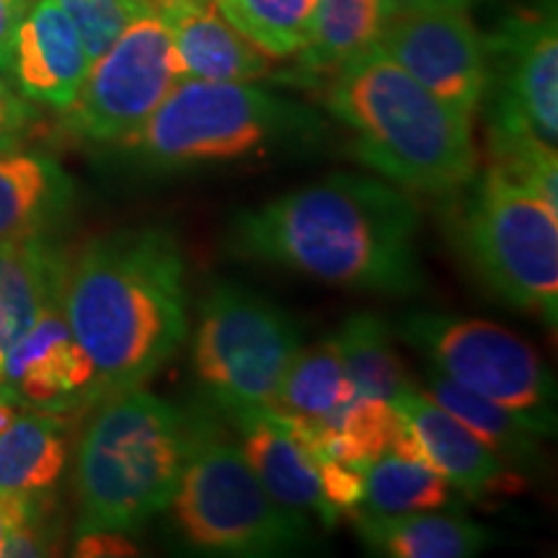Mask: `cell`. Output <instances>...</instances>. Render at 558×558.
Returning <instances> with one entry per match:
<instances>
[{
    "instance_id": "cell-1",
    "label": "cell",
    "mask_w": 558,
    "mask_h": 558,
    "mask_svg": "<svg viewBox=\"0 0 558 558\" xmlns=\"http://www.w3.org/2000/svg\"><path fill=\"white\" fill-rule=\"evenodd\" d=\"M418 209L388 181L331 173L243 209L230 248L337 288L411 295L424 284L416 251Z\"/></svg>"
},
{
    "instance_id": "cell-2",
    "label": "cell",
    "mask_w": 558,
    "mask_h": 558,
    "mask_svg": "<svg viewBox=\"0 0 558 558\" xmlns=\"http://www.w3.org/2000/svg\"><path fill=\"white\" fill-rule=\"evenodd\" d=\"M60 308L107 396L143 388L186 339V267L160 228L90 241L65 264Z\"/></svg>"
},
{
    "instance_id": "cell-3",
    "label": "cell",
    "mask_w": 558,
    "mask_h": 558,
    "mask_svg": "<svg viewBox=\"0 0 558 558\" xmlns=\"http://www.w3.org/2000/svg\"><path fill=\"white\" fill-rule=\"evenodd\" d=\"M326 104L354 132V156L393 184L450 194L476 177L469 117L439 101L380 47L333 70Z\"/></svg>"
},
{
    "instance_id": "cell-4",
    "label": "cell",
    "mask_w": 558,
    "mask_h": 558,
    "mask_svg": "<svg viewBox=\"0 0 558 558\" xmlns=\"http://www.w3.org/2000/svg\"><path fill=\"white\" fill-rule=\"evenodd\" d=\"M199 439L197 424L156 393L132 388L107 396L75 458L78 533H130L163 512Z\"/></svg>"
},
{
    "instance_id": "cell-5",
    "label": "cell",
    "mask_w": 558,
    "mask_h": 558,
    "mask_svg": "<svg viewBox=\"0 0 558 558\" xmlns=\"http://www.w3.org/2000/svg\"><path fill=\"white\" fill-rule=\"evenodd\" d=\"M313 128L311 111L251 83L181 78L122 145L150 169H184L267 156Z\"/></svg>"
},
{
    "instance_id": "cell-6",
    "label": "cell",
    "mask_w": 558,
    "mask_h": 558,
    "mask_svg": "<svg viewBox=\"0 0 558 558\" xmlns=\"http://www.w3.org/2000/svg\"><path fill=\"white\" fill-rule=\"evenodd\" d=\"M488 145L494 169L558 207L556 9L512 16L486 39Z\"/></svg>"
},
{
    "instance_id": "cell-7",
    "label": "cell",
    "mask_w": 558,
    "mask_h": 558,
    "mask_svg": "<svg viewBox=\"0 0 558 558\" xmlns=\"http://www.w3.org/2000/svg\"><path fill=\"white\" fill-rule=\"evenodd\" d=\"M460 243L473 271L512 308L556 326L558 209L492 166L460 215Z\"/></svg>"
},
{
    "instance_id": "cell-8",
    "label": "cell",
    "mask_w": 558,
    "mask_h": 558,
    "mask_svg": "<svg viewBox=\"0 0 558 558\" xmlns=\"http://www.w3.org/2000/svg\"><path fill=\"white\" fill-rule=\"evenodd\" d=\"M186 541L218 556H279L308 541V518L271 497L241 448L205 437L186 460L171 505Z\"/></svg>"
},
{
    "instance_id": "cell-9",
    "label": "cell",
    "mask_w": 558,
    "mask_h": 558,
    "mask_svg": "<svg viewBox=\"0 0 558 558\" xmlns=\"http://www.w3.org/2000/svg\"><path fill=\"white\" fill-rule=\"evenodd\" d=\"M300 347L295 320L282 308L241 284H215L199 311L194 373L239 418L271 407Z\"/></svg>"
},
{
    "instance_id": "cell-10",
    "label": "cell",
    "mask_w": 558,
    "mask_h": 558,
    "mask_svg": "<svg viewBox=\"0 0 558 558\" xmlns=\"http://www.w3.org/2000/svg\"><path fill=\"white\" fill-rule=\"evenodd\" d=\"M396 333L429 367L520 416L538 437L556 435V383L533 347L505 326L448 313H409Z\"/></svg>"
},
{
    "instance_id": "cell-11",
    "label": "cell",
    "mask_w": 558,
    "mask_h": 558,
    "mask_svg": "<svg viewBox=\"0 0 558 558\" xmlns=\"http://www.w3.org/2000/svg\"><path fill=\"white\" fill-rule=\"evenodd\" d=\"M181 78L177 50L153 9L90 62L78 96L65 109L68 128L94 143H122L143 128Z\"/></svg>"
},
{
    "instance_id": "cell-12",
    "label": "cell",
    "mask_w": 558,
    "mask_h": 558,
    "mask_svg": "<svg viewBox=\"0 0 558 558\" xmlns=\"http://www.w3.org/2000/svg\"><path fill=\"white\" fill-rule=\"evenodd\" d=\"M378 47L458 114L473 120L484 104L486 39L463 9L414 11L388 19Z\"/></svg>"
},
{
    "instance_id": "cell-13",
    "label": "cell",
    "mask_w": 558,
    "mask_h": 558,
    "mask_svg": "<svg viewBox=\"0 0 558 558\" xmlns=\"http://www.w3.org/2000/svg\"><path fill=\"white\" fill-rule=\"evenodd\" d=\"M0 399L26 403L41 414H62L104 399L96 367L60 305L45 311L0 362Z\"/></svg>"
},
{
    "instance_id": "cell-14",
    "label": "cell",
    "mask_w": 558,
    "mask_h": 558,
    "mask_svg": "<svg viewBox=\"0 0 558 558\" xmlns=\"http://www.w3.org/2000/svg\"><path fill=\"white\" fill-rule=\"evenodd\" d=\"M235 422L243 432V458L271 497L303 514H316L326 527L337 525L341 514L320 486L318 450L311 429L269 409L251 411Z\"/></svg>"
},
{
    "instance_id": "cell-15",
    "label": "cell",
    "mask_w": 558,
    "mask_h": 558,
    "mask_svg": "<svg viewBox=\"0 0 558 558\" xmlns=\"http://www.w3.org/2000/svg\"><path fill=\"white\" fill-rule=\"evenodd\" d=\"M90 58L60 0H37L21 19L11 73L26 99L68 109L86 81Z\"/></svg>"
},
{
    "instance_id": "cell-16",
    "label": "cell",
    "mask_w": 558,
    "mask_h": 558,
    "mask_svg": "<svg viewBox=\"0 0 558 558\" xmlns=\"http://www.w3.org/2000/svg\"><path fill=\"white\" fill-rule=\"evenodd\" d=\"M184 78L251 83L269 73V54L228 24L215 0H156Z\"/></svg>"
},
{
    "instance_id": "cell-17",
    "label": "cell",
    "mask_w": 558,
    "mask_h": 558,
    "mask_svg": "<svg viewBox=\"0 0 558 558\" xmlns=\"http://www.w3.org/2000/svg\"><path fill=\"white\" fill-rule=\"evenodd\" d=\"M393 407L407 416L416 432L424 458L450 486L460 488L469 497H484L492 492H509L522 484L507 469L497 452L488 450L469 427L445 411L435 399L424 396L414 386L396 396Z\"/></svg>"
},
{
    "instance_id": "cell-18",
    "label": "cell",
    "mask_w": 558,
    "mask_h": 558,
    "mask_svg": "<svg viewBox=\"0 0 558 558\" xmlns=\"http://www.w3.org/2000/svg\"><path fill=\"white\" fill-rule=\"evenodd\" d=\"M65 264L41 235L0 243V362L41 313L60 305Z\"/></svg>"
},
{
    "instance_id": "cell-19",
    "label": "cell",
    "mask_w": 558,
    "mask_h": 558,
    "mask_svg": "<svg viewBox=\"0 0 558 558\" xmlns=\"http://www.w3.org/2000/svg\"><path fill=\"white\" fill-rule=\"evenodd\" d=\"M349 514L360 538L375 554L390 558H465L484 550L488 541L476 522L456 514H435V509L383 514L357 507Z\"/></svg>"
},
{
    "instance_id": "cell-20",
    "label": "cell",
    "mask_w": 558,
    "mask_h": 558,
    "mask_svg": "<svg viewBox=\"0 0 558 558\" xmlns=\"http://www.w3.org/2000/svg\"><path fill=\"white\" fill-rule=\"evenodd\" d=\"M70 199V181L50 158L0 150V243L39 239Z\"/></svg>"
},
{
    "instance_id": "cell-21",
    "label": "cell",
    "mask_w": 558,
    "mask_h": 558,
    "mask_svg": "<svg viewBox=\"0 0 558 558\" xmlns=\"http://www.w3.org/2000/svg\"><path fill=\"white\" fill-rule=\"evenodd\" d=\"M357 396L333 339L300 347L269 411L308 427H326Z\"/></svg>"
},
{
    "instance_id": "cell-22",
    "label": "cell",
    "mask_w": 558,
    "mask_h": 558,
    "mask_svg": "<svg viewBox=\"0 0 558 558\" xmlns=\"http://www.w3.org/2000/svg\"><path fill=\"white\" fill-rule=\"evenodd\" d=\"M427 390L429 399H435L445 411H450L463 427H469L507 465L522 471L541 469L543 450L538 445V435L512 411L463 388L435 367H429L427 373Z\"/></svg>"
},
{
    "instance_id": "cell-23",
    "label": "cell",
    "mask_w": 558,
    "mask_h": 558,
    "mask_svg": "<svg viewBox=\"0 0 558 558\" xmlns=\"http://www.w3.org/2000/svg\"><path fill=\"white\" fill-rule=\"evenodd\" d=\"M386 24L383 0H316L311 37L298 52L300 65L308 73H333L378 47Z\"/></svg>"
},
{
    "instance_id": "cell-24",
    "label": "cell",
    "mask_w": 558,
    "mask_h": 558,
    "mask_svg": "<svg viewBox=\"0 0 558 558\" xmlns=\"http://www.w3.org/2000/svg\"><path fill=\"white\" fill-rule=\"evenodd\" d=\"M68 463L65 437L52 414L16 416L0 435V494L37 497L58 484Z\"/></svg>"
},
{
    "instance_id": "cell-25",
    "label": "cell",
    "mask_w": 558,
    "mask_h": 558,
    "mask_svg": "<svg viewBox=\"0 0 558 558\" xmlns=\"http://www.w3.org/2000/svg\"><path fill=\"white\" fill-rule=\"evenodd\" d=\"M347 375L357 396L393 403L401 390L411 388L407 369L396 354L388 324L375 313H354L333 333Z\"/></svg>"
},
{
    "instance_id": "cell-26",
    "label": "cell",
    "mask_w": 558,
    "mask_h": 558,
    "mask_svg": "<svg viewBox=\"0 0 558 558\" xmlns=\"http://www.w3.org/2000/svg\"><path fill=\"white\" fill-rule=\"evenodd\" d=\"M362 478L367 512H437L450 501V484L422 458L386 452L362 471Z\"/></svg>"
},
{
    "instance_id": "cell-27",
    "label": "cell",
    "mask_w": 558,
    "mask_h": 558,
    "mask_svg": "<svg viewBox=\"0 0 558 558\" xmlns=\"http://www.w3.org/2000/svg\"><path fill=\"white\" fill-rule=\"evenodd\" d=\"M235 32L269 58H292L311 37L316 0H215Z\"/></svg>"
},
{
    "instance_id": "cell-28",
    "label": "cell",
    "mask_w": 558,
    "mask_h": 558,
    "mask_svg": "<svg viewBox=\"0 0 558 558\" xmlns=\"http://www.w3.org/2000/svg\"><path fill=\"white\" fill-rule=\"evenodd\" d=\"M60 3L73 19L90 62L107 52L132 21L156 9L153 0H60Z\"/></svg>"
},
{
    "instance_id": "cell-29",
    "label": "cell",
    "mask_w": 558,
    "mask_h": 558,
    "mask_svg": "<svg viewBox=\"0 0 558 558\" xmlns=\"http://www.w3.org/2000/svg\"><path fill=\"white\" fill-rule=\"evenodd\" d=\"M32 120V109L26 107V101L19 94L5 86L0 78V150L11 148L19 143L21 132L26 130V124Z\"/></svg>"
},
{
    "instance_id": "cell-30",
    "label": "cell",
    "mask_w": 558,
    "mask_h": 558,
    "mask_svg": "<svg viewBox=\"0 0 558 558\" xmlns=\"http://www.w3.org/2000/svg\"><path fill=\"white\" fill-rule=\"evenodd\" d=\"M75 554L78 556H132L135 554V546L124 538V533H117V530H86V533H81Z\"/></svg>"
},
{
    "instance_id": "cell-31",
    "label": "cell",
    "mask_w": 558,
    "mask_h": 558,
    "mask_svg": "<svg viewBox=\"0 0 558 558\" xmlns=\"http://www.w3.org/2000/svg\"><path fill=\"white\" fill-rule=\"evenodd\" d=\"M26 13V0H0V70H11L13 45L21 19Z\"/></svg>"
},
{
    "instance_id": "cell-32",
    "label": "cell",
    "mask_w": 558,
    "mask_h": 558,
    "mask_svg": "<svg viewBox=\"0 0 558 558\" xmlns=\"http://www.w3.org/2000/svg\"><path fill=\"white\" fill-rule=\"evenodd\" d=\"M473 0H383V9H386L388 19L401 16V13H414V11H435V9H463L469 11Z\"/></svg>"
},
{
    "instance_id": "cell-33",
    "label": "cell",
    "mask_w": 558,
    "mask_h": 558,
    "mask_svg": "<svg viewBox=\"0 0 558 558\" xmlns=\"http://www.w3.org/2000/svg\"><path fill=\"white\" fill-rule=\"evenodd\" d=\"M16 416L19 414H16V409H13V403L5 401V399H0V435H3V432L11 427L13 418H16Z\"/></svg>"
},
{
    "instance_id": "cell-34",
    "label": "cell",
    "mask_w": 558,
    "mask_h": 558,
    "mask_svg": "<svg viewBox=\"0 0 558 558\" xmlns=\"http://www.w3.org/2000/svg\"><path fill=\"white\" fill-rule=\"evenodd\" d=\"M9 514H5V507H3V499H0V556H3L5 550V541H9Z\"/></svg>"
},
{
    "instance_id": "cell-35",
    "label": "cell",
    "mask_w": 558,
    "mask_h": 558,
    "mask_svg": "<svg viewBox=\"0 0 558 558\" xmlns=\"http://www.w3.org/2000/svg\"><path fill=\"white\" fill-rule=\"evenodd\" d=\"M153 3H156V0H153Z\"/></svg>"
}]
</instances>
